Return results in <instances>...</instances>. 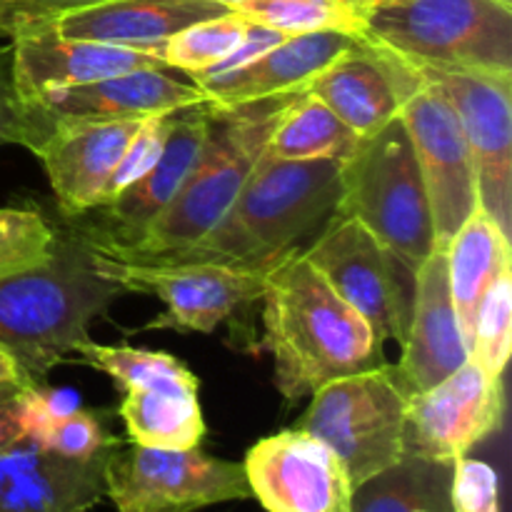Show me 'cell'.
Returning <instances> with one entry per match:
<instances>
[{"label":"cell","instance_id":"33","mask_svg":"<svg viewBox=\"0 0 512 512\" xmlns=\"http://www.w3.org/2000/svg\"><path fill=\"white\" fill-rule=\"evenodd\" d=\"M33 440H38L50 453L73 460H90L118 443L113 435H108L98 415L83 408L50 420Z\"/></svg>","mask_w":512,"mask_h":512},{"label":"cell","instance_id":"26","mask_svg":"<svg viewBox=\"0 0 512 512\" xmlns=\"http://www.w3.org/2000/svg\"><path fill=\"white\" fill-rule=\"evenodd\" d=\"M350 512H453L450 465L405 455L355 488Z\"/></svg>","mask_w":512,"mask_h":512},{"label":"cell","instance_id":"20","mask_svg":"<svg viewBox=\"0 0 512 512\" xmlns=\"http://www.w3.org/2000/svg\"><path fill=\"white\" fill-rule=\"evenodd\" d=\"M360 43V35L340 30L288 35L240 68L215 75H190L208 103L240 105L285 93H303L328 65Z\"/></svg>","mask_w":512,"mask_h":512},{"label":"cell","instance_id":"27","mask_svg":"<svg viewBox=\"0 0 512 512\" xmlns=\"http://www.w3.org/2000/svg\"><path fill=\"white\" fill-rule=\"evenodd\" d=\"M358 140L323 100L303 90L275 123L265 155L275 160H345Z\"/></svg>","mask_w":512,"mask_h":512},{"label":"cell","instance_id":"11","mask_svg":"<svg viewBox=\"0 0 512 512\" xmlns=\"http://www.w3.org/2000/svg\"><path fill=\"white\" fill-rule=\"evenodd\" d=\"M418 73V80L400 100V118L413 140L428 190L435 248L448 250L460 225L478 208V180L458 110L438 83L425 78L420 68Z\"/></svg>","mask_w":512,"mask_h":512},{"label":"cell","instance_id":"28","mask_svg":"<svg viewBox=\"0 0 512 512\" xmlns=\"http://www.w3.org/2000/svg\"><path fill=\"white\" fill-rule=\"evenodd\" d=\"M80 363L100 370L108 378L128 390H178V393H198L200 380L193 370L178 358L163 350L130 348V345H100L83 340L75 345Z\"/></svg>","mask_w":512,"mask_h":512},{"label":"cell","instance_id":"9","mask_svg":"<svg viewBox=\"0 0 512 512\" xmlns=\"http://www.w3.org/2000/svg\"><path fill=\"white\" fill-rule=\"evenodd\" d=\"M90 250L100 273L125 293H145L163 300L165 310L150 320L145 330L213 333L240 308L260 300L270 270L230 268L220 263H143L100 253L93 245Z\"/></svg>","mask_w":512,"mask_h":512},{"label":"cell","instance_id":"43","mask_svg":"<svg viewBox=\"0 0 512 512\" xmlns=\"http://www.w3.org/2000/svg\"><path fill=\"white\" fill-rule=\"evenodd\" d=\"M500 3H503V5H510V8H512V0H500Z\"/></svg>","mask_w":512,"mask_h":512},{"label":"cell","instance_id":"44","mask_svg":"<svg viewBox=\"0 0 512 512\" xmlns=\"http://www.w3.org/2000/svg\"><path fill=\"white\" fill-rule=\"evenodd\" d=\"M343 3H345V5H348V8H350V3H348V0H343ZM350 10H353V8H350Z\"/></svg>","mask_w":512,"mask_h":512},{"label":"cell","instance_id":"23","mask_svg":"<svg viewBox=\"0 0 512 512\" xmlns=\"http://www.w3.org/2000/svg\"><path fill=\"white\" fill-rule=\"evenodd\" d=\"M225 13L230 8L218 0H103L60 15L53 28L68 38L155 53L180 30Z\"/></svg>","mask_w":512,"mask_h":512},{"label":"cell","instance_id":"8","mask_svg":"<svg viewBox=\"0 0 512 512\" xmlns=\"http://www.w3.org/2000/svg\"><path fill=\"white\" fill-rule=\"evenodd\" d=\"M105 495L118 512H198L210 505L253 498L243 463L205 455L200 448H110Z\"/></svg>","mask_w":512,"mask_h":512},{"label":"cell","instance_id":"6","mask_svg":"<svg viewBox=\"0 0 512 512\" xmlns=\"http://www.w3.org/2000/svg\"><path fill=\"white\" fill-rule=\"evenodd\" d=\"M418 65L512 75V8L500 0H398L365 33Z\"/></svg>","mask_w":512,"mask_h":512},{"label":"cell","instance_id":"13","mask_svg":"<svg viewBox=\"0 0 512 512\" xmlns=\"http://www.w3.org/2000/svg\"><path fill=\"white\" fill-rule=\"evenodd\" d=\"M418 65V63H415ZM458 110L478 180V205L512 230V75L418 65Z\"/></svg>","mask_w":512,"mask_h":512},{"label":"cell","instance_id":"24","mask_svg":"<svg viewBox=\"0 0 512 512\" xmlns=\"http://www.w3.org/2000/svg\"><path fill=\"white\" fill-rule=\"evenodd\" d=\"M445 255H448L450 298L470 348L485 295L493 288L498 275L512 268L510 235H505L500 225L478 205L450 240Z\"/></svg>","mask_w":512,"mask_h":512},{"label":"cell","instance_id":"2","mask_svg":"<svg viewBox=\"0 0 512 512\" xmlns=\"http://www.w3.org/2000/svg\"><path fill=\"white\" fill-rule=\"evenodd\" d=\"M123 293L100 273L78 230H58L43 265L0 278V345L40 385Z\"/></svg>","mask_w":512,"mask_h":512},{"label":"cell","instance_id":"30","mask_svg":"<svg viewBox=\"0 0 512 512\" xmlns=\"http://www.w3.org/2000/svg\"><path fill=\"white\" fill-rule=\"evenodd\" d=\"M233 10L283 35L320 33V30L365 33V20L343 0H240Z\"/></svg>","mask_w":512,"mask_h":512},{"label":"cell","instance_id":"1","mask_svg":"<svg viewBox=\"0 0 512 512\" xmlns=\"http://www.w3.org/2000/svg\"><path fill=\"white\" fill-rule=\"evenodd\" d=\"M263 345L275 385L293 405L338 378L388 365L373 325L345 303L303 250L270 265L263 295Z\"/></svg>","mask_w":512,"mask_h":512},{"label":"cell","instance_id":"45","mask_svg":"<svg viewBox=\"0 0 512 512\" xmlns=\"http://www.w3.org/2000/svg\"><path fill=\"white\" fill-rule=\"evenodd\" d=\"M0 38H5V35H3V33H0Z\"/></svg>","mask_w":512,"mask_h":512},{"label":"cell","instance_id":"4","mask_svg":"<svg viewBox=\"0 0 512 512\" xmlns=\"http://www.w3.org/2000/svg\"><path fill=\"white\" fill-rule=\"evenodd\" d=\"M298 93L273 95L240 105H210L208 135L193 173L173 203L128 248H110L85 238L100 253L123 260H173L215 228L265 153L275 123Z\"/></svg>","mask_w":512,"mask_h":512},{"label":"cell","instance_id":"22","mask_svg":"<svg viewBox=\"0 0 512 512\" xmlns=\"http://www.w3.org/2000/svg\"><path fill=\"white\" fill-rule=\"evenodd\" d=\"M305 90L323 100L358 138H368L400 115L398 53L360 35V43Z\"/></svg>","mask_w":512,"mask_h":512},{"label":"cell","instance_id":"18","mask_svg":"<svg viewBox=\"0 0 512 512\" xmlns=\"http://www.w3.org/2000/svg\"><path fill=\"white\" fill-rule=\"evenodd\" d=\"M10 48L20 100H30L48 90L113 78L130 70H173L148 50L68 38L60 35L53 23L23 25L10 35Z\"/></svg>","mask_w":512,"mask_h":512},{"label":"cell","instance_id":"15","mask_svg":"<svg viewBox=\"0 0 512 512\" xmlns=\"http://www.w3.org/2000/svg\"><path fill=\"white\" fill-rule=\"evenodd\" d=\"M243 470L268 512H350L355 485L343 460L298 428L258 440L245 453Z\"/></svg>","mask_w":512,"mask_h":512},{"label":"cell","instance_id":"29","mask_svg":"<svg viewBox=\"0 0 512 512\" xmlns=\"http://www.w3.org/2000/svg\"><path fill=\"white\" fill-rule=\"evenodd\" d=\"M248 28L250 20L230 10L218 18L200 20V23L180 30L173 38L160 43L153 55H158L168 68L178 70V73L198 75L210 68H218L223 60H228L240 48Z\"/></svg>","mask_w":512,"mask_h":512},{"label":"cell","instance_id":"14","mask_svg":"<svg viewBox=\"0 0 512 512\" xmlns=\"http://www.w3.org/2000/svg\"><path fill=\"white\" fill-rule=\"evenodd\" d=\"M178 70H130L93 83L48 90L23 100V148L53 125L110 123V120H143L150 115L173 113L188 105L205 103L193 80L180 78Z\"/></svg>","mask_w":512,"mask_h":512},{"label":"cell","instance_id":"36","mask_svg":"<svg viewBox=\"0 0 512 512\" xmlns=\"http://www.w3.org/2000/svg\"><path fill=\"white\" fill-rule=\"evenodd\" d=\"M103 0H0V33L10 40V35L23 25L53 23L60 15Z\"/></svg>","mask_w":512,"mask_h":512},{"label":"cell","instance_id":"16","mask_svg":"<svg viewBox=\"0 0 512 512\" xmlns=\"http://www.w3.org/2000/svg\"><path fill=\"white\" fill-rule=\"evenodd\" d=\"M208 118V100L175 110L158 163L143 178L93 210L100 213L98 220L88 228H78L80 233L110 248H128L138 243L150 223L173 203L188 175L193 173L208 135Z\"/></svg>","mask_w":512,"mask_h":512},{"label":"cell","instance_id":"32","mask_svg":"<svg viewBox=\"0 0 512 512\" xmlns=\"http://www.w3.org/2000/svg\"><path fill=\"white\" fill-rule=\"evenodd\" d=\"M58 240V228L33 208H0V278L43 265Z\"/></svg>","mask_w":512,"mask_h":512},{"label":"cell","instance_id":"17","mask_svg":"<svg viewBox=\"0 0 512 512\" xmlns=\"http://www.w3.org/2000/svg\"><path fill=\"white\" fill-rule=\"evenodd\" d=\"M140 120L53 125L35 135L28 150L43 163L65 218H83L110 200V180Z\"/></svg>","mask_w":512,"mask_h":512},{"label":"cell","instance_id":"34","mask_svg":"<svg viewBox=\"0 0 512 512\" xmlns=\"http://www.w3.org/2000/svg\"><path fill=\"white\" fill-rule=\"evenodd\" d=\"M450 508L453 512H503L498 470L470 453L455 460L450 465Z\"/></svg>","mask_w":512,"mask_h":512},{"label":"cell","instance_id":"19","mask_svg":"<svg viewBox=\"0 0 512 512\" xmlns=\"http://www.w3.org/2000/svg\"><path fill=\"white\" fill-rule=\"evenodd\" d=\"M468 360V343L448 285V255L435 248L413 273V308L403 355L390 373L405 395H418L453 375Z\"/></svg>","mask_w":512,"mask_h":512},{"label":"cell","instance_id":"21","mask_svg":"<svg viewBox=\"0 0 512 512\" xmlns=\"http://www.w3.org/2000/svg\"><path fill=\"white\" fill-rule=\"evenodd\" d=\"M73 460L25 438L0 453V512H88L105 498V460Z\"/></svg>","mask_w":512,"mask_h":512},{"label":"cell","instance_id":"3","mask_svg":"<svg viewBox=\"0 0 512 512\" xmlns=\"http://www.w3.org/2000/svg\"><path fill=\"white\" fill-rule=\"evenodd\" d=\"M343 160H275L260 155L233 205L200 243L160 263H220L268 270L335 213Z\"/></svg>","mask_w":512,"mask_h":512},{"label":"cell","instance_id":"25","mask_svg":"<svg viewBox=\"0 0 512 512\" xmlns=\"http://www.w3.org/2000/svg\"><path fill=\"white\" fill-rule=\"evenodd\" d=\"M128 443L158 450L200 448L205 418L198 393L178 390H128L120 403Z\"/></svg>","mask_w":512,"mask_h":512},{"label":"cell","instance_id":"12","mask_svg":"<svg viewBox=\"0 0 512 512\" xmlns=\"http://www.w3.org/2000/svg\"><path fill=\"white\" fill-rule=\"evenodd\" d=\"M503 423V378L488 375L468 358L453 375L408 398L405 455L453 465L500 433Z\"/></svg>","mask_w":512,"mask_h":512},{"label":"cell","instance_id":"40","mask_svg":"<svg viewBox=\"0 0 512 512\" xmlns=\"http://www.w3.org/2000/svg\"><path fill=\"white\" fill-rule=\"evenodd\" d=\"M348 3H350V8H353L355 13L365 20L370 13H373V10L385 8V5H393V3H398V0H348Z\"/></svg>","mask_w":512,"mask_h":512},{"label":"cell","instance_id":"42","mask_svg":"<svg viewBox=\"0 0 512 512\" xmlns=\"http://www.w3.org/2000/svg\"><path fill=\"white\" fill-rule=\"evenodd\" d=\"M218 3L228 5V8H230V10H233V5H235V3H240V0H218Z\"/></svg>","mask_w":512,"mask_h":512},{"label":"cell","instance_id":"7","mask_svg":"<svg viewBox=\"0 0 512 512\" xmlns=\"http://www.w3.org/2000/svg\"><path fill=\"white\" fill-rule=\"evenodd\" d=\"M310 398L295 428L323 440L343 460L355 488L405 458L408 395L390 363L333 380Z\"/></svg>","mask_w":512,"mask_h":512},{"label":"cell","instance_id":"41","mask_svg":"<svg viewBox=\"0 0 512 512\" xmlns=\"http://www.w3.org/2000/svg\"><path fill=\"white\" fill-rule=\"evenodd\" d=\"M23 388H30V385H0V400L13 398V395H18Z\"/></svg>","mask_w":512,"mask_h":512},{"label":"cell","instance_id":"10","mask_svg":"<svg viewBox=\"0 0 512 512\" xmlns=\"http://www.w3.org/2000/svg\"><path fill=\"white\" fill-rule=\"evenodd\" d=\"M303 255L383 343L403 345L413 308V273L360 220L335 215Z\"/></svg>","mask_w":512,"mask_h":512},{"label":"cell","instance_id":"5","mask_svg":"<svg viewBox=\"0 0 512 512\" xmlns=\"http://www.w3.org/2000/svg\"><path fill=\"white\" fill-rule=\"evenodd\" d=\"M335 215L360 220L410 273L435 250L428 190L400 115L343 160Z\"/></svg>","mask_w":512,"mask_h":512},{"label":"cell","instance_id":"38","mask_svg":"<svg viewBox=\"0 0 512 512\" xmlns=\"http://www.w3.org/2000/svg\"><path fill=\"white\" fill-rule=\"evenodd\" d=\"M25 388L13 398L0 400V453L30 438L28 415H25Z\"/></svg>","mask_w":512,"mask_h":512},{"label":"cell","instance_id":"39","mask_svg":"<svg viewBox=\"0 0 512 512\" xmlns=\"http://www.w3.org/2000/svg\"><path fill=\"white\" fill-rule=\"evenodd\" d=\"M38 385L23 373V368L18 365V360L8 353V350L0 345V385Z\"/></svg>","mask_w":512,"mask_h":512},{"label":"cell","instance_id":"31","mask_svg":"<svg viewBox=\"0 0 512 512\" xmlns=\"http://www.w3.org/2000/svg\"><path fill=\"white\" fill-rule=\"evenodd\" d=\"M512 343V268L503 270L480 305L468 358L488 375L503 378Z\"/></svg>","mask_w":512,"mask_h":512},{"label":"cell","instance_id":"37","mask_svg":"<svg viewBox=\"0 0 512 512\" xmlns=\"http://www.w3.org/2000/svg\"><path fill=\"white\" fill-rule=\"evenodd\" d=\"M23 135L25 113L13 80V48L8 38H0V145H23Z\"/></svg>","mask_w":512,"mask_h":512},{"label":"cell","instance_id":"35","mask_svg":"<svg viewBox=\"0 0 512 512\" xmlns=\"http://www.w3.org/2000/svg\"><path fill=\"white\" fill-rule=\"evenodd\" d=\"M173 113L150 115V118L140 120L138 130L130 138L128 148H125L123 158H120L118 168H115L113 180H110V198L128 188V185H133L135 180L143 178L158 163L160 153L165 148V140H168Z\"/></svg>","mask_w":512,"mask_h":512}]
</instances>
